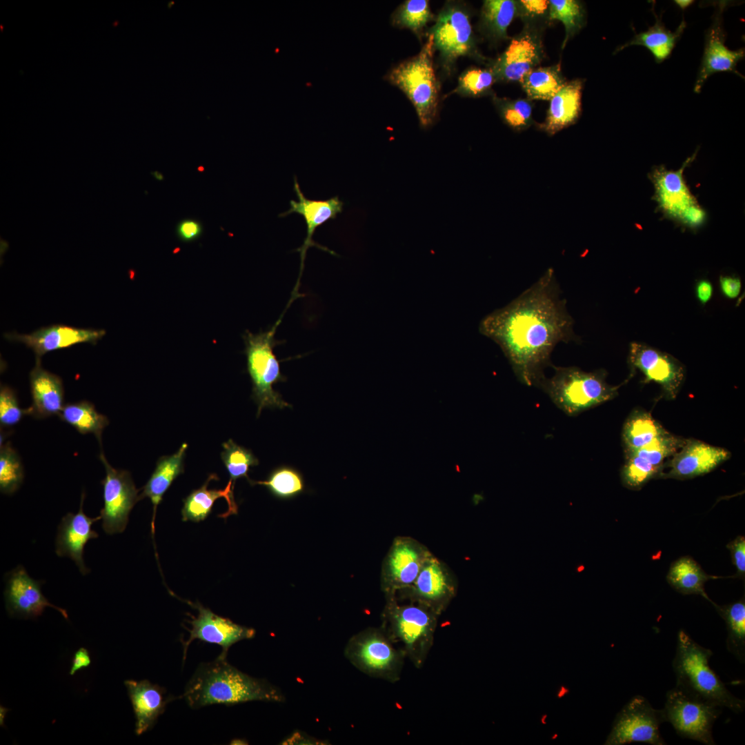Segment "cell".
I'll return each mask as SVG.
<instances>
[{
  "instance_id": "f1b7e54d",
  "label": "cell",
  "mask_w": 745,
  "mask_h": 745,
  "mask_svg": "<svg viewBox=\"0 0 745 745\" xmlns=\"http://www.w3.org/2000/svg\"><path fill=\"white\" fill-rule=\"evenodd\" d=\"M652 8L655 17L653 26L644 32L636 34L630 40L618 46L614 53L631 46H641L649 50L657 63H661L670 57L687 24L683 17L677 30L673 32L666 28L661 17L657 15L653 7Z\"/></svg>"
},
{
  "instance_id": "ac0fdd59",
  "label": "cell",
  "mask_w": 745,
  "mask_h": 745,
  "mask_svg": "<svg viewBox=\"0 0 745 745\" xmlns=\"http://www.w3.org/2000/svg\"><path fill=\"white\" fill-rule=\"evenodd\" d=\"M294 190L298 199L290 201L288 210L279 215L284 217L292 213H297L303 217L306 224V237L302 246L296 250L300 254V268L299 277L290 299L291 302L299 297V288L300 280L304 268L306 252L310 247H317L332 255L336 254L330 249L321 246L312 239L316 229L330 219H335L343 210L344 203L337 196L326 200H312L307 199L299 187L296 177H294Z\"/></svg>"
},
{
  "instance_id": "7c38bea8",
  "label": "cell",
  "mask_w": 745,
  "mask_h": 745,
  "mask_svg": "<svg viewBox=\"0 0 745 745\" xmlns=\"http://www.w3.org/2000/svg\"><path fill=\"white\" fill-rule=\"evenodd\" d=\"M433 553L414 538L396 537L384 559L381 587L386 597L410 588Z\"/></svg>"
},
{
  "instance_id": "277c9868",
  "label": "cell",
  "mask_w": 745,
  "mask_h": 745,
  "mask_svg": "<svg viewBox=\"0 0 745 745\" xmlns=\"http://www.w3.org/2000/svg\"><path fill=\"white\" fill-rule=\"evenodd\" d=\"M381 627L417 668L432 648L439 615L427 606L399 595L386 597Z\"/></svg>"
},
{
  "instance_id": "d4e9b609",
  "label": "cell",
  "mask_w": 745,
  "mask_h": 745,
  "mask_svg": "<svg viewBox=\"0 0 745 745\" xmlns=\"http://www.w3.org/2000/svg\"><path fill=\"white\" fill-rule=\"evenodd\" d=\"M32 404L26 415L43 419L58 415L64 406V388L61 379L45 370L41 359H35V366L30 372Z\"/></svg>"
},
{
  "instance_id": "e575fe53",
  "label": "cell",
  "mask_w": 745,
  "mask_h": 745,
  "mask_svg": "<svg viewBox=\"0 0 745 745\" xmlns=\"http://www.w3.org/2000/svg\"><path fill=\"white\" fill-rule=\"evenodd\" d=\"M711 578L691 557H683L672 564L667 580L678 592L684 595H699L708 599L704 590L705 582Z\"/></svg>"
},
{
  "instance_id": "11a10c76",
  "label": "cell",
  "mask_w": 745,
  "mask_h": 745,
  "mask_svg": "<svg viewBox=\"0 0 745 745\" xmlns=\"http://www.w3.org/2000/svg\"><path fill=\"white\" fill-rule=\"evenodd\" d=\"M713 292V285L708 280L701 279L697 282L695 295L697 300L702 305L706 304L711 300Z\"/></svg>"
},
{
  "instance_id": "52a82bcc",
  "label": "cell",
  "mask_w": 745,
  "mask_h": 745,
  "mask_svg": "<svg viewBox=\"0 0 745 745\" xmlns=\"http://www.w3.org/2000/svg\"><path fill=\"white\" fill-rule=\"evenodd\" d=\"M433 38L428 39L415 57L392 68L384 79L400 89L412 103L423 128L436 119L439 103V84L435 76Z\"/></svg>"
},
{
  "instance_id": "e0dca14e",
  "label": "cell",
  "mask_w": 745,
  "mask_h": 745,
  "mask_svg": "<svg viewBox=\"0 0 745 745\" xmlns=\"http://www.w3.org/2000/svg\"><path fill=\"white\" fill-rule=\"evenodd\" d=\"M630 370H638L644 381L655 382L666 398L675 399L684 381V368L671 355L644 344L632 342L629 348Z\"/></svg>"
},
{
  "instance_id": "9f6ffc18",
  "label": "cell",
  "mask_w": 745,
  "mask_h": 745,
  "mask_svg": "<svg viewBox=\"0 0 745 745\" xmlns=\"http://www.w3.org/2000/svg\"><path fill=\"white\" fill-rule=\"evenodd\" d=\"M674 2L679 8H681L682 10H685L686 8L689 7L692 3H693L694 1H691V0H677V1H675Z\"/></svg>"
},
{
  "instance_id": "d6986e66",
  "label": "cell",
  "mask_w": 745,
  "mask_h": 745,
  "mask_svg": "<svg viewBox=\"0 0 745 745\" xmlns=\"http://www.w3.org/2000/svg\"><path fill=\"white\" fill-rule=\"evenodd\" d=\"M186 602L197 610L198 615L188 621L191 628L188 629L190 634L188 638L182 642L183 664L188 647L195 639L219 645L221 647V653L227 655L233 644L241 640L252 639L256 634L254 628L237 624L228 618L219 616L199 602Z\"/></svg>"
},
{
  "instance_id": "ba28073f",
  "label": "cell",
  "mask_w": 745,
  "mask_h": 745,
  "mask_svg": "<svg viewBox=\"0 0 745 745\" xmlns=\"http://www.w3.org/2000/svg\"><path fill=\"white\" fill-rule=\"evenodd\" d=\"M344 655L364 673L391 683L400 679L406 658L381 626L354 635L346 644Z\"/></svg>"
},
{
  "instance_id": "5bb4252c",
  "label": "cell",
  "mask_w": 745,
  "mask_h": 745,
  "mask_svg": "<svg viewBox=\"0 0 745 745\" xmlns=\"http://www.w3.org/2000/svg\"><path fill=\"white\" fill-rule=\"evenodd\" d=\"M543 31L524 26L519 34L510 38L506 50L487 63L497 81L519 82L529 71L537 67L544 58Z\"/></svg>"
},
{
  "instance_id": "8d00e7d4",
  "label": "cell",
  "mask_w": 745,
  "mask_h": 745,
  "mask_svg": "<svg viewBox=\"0 0 745 745\" xmlns=\"http://www.w3.org/2000/svg\"><path fill=\"white\" fill-rule=\"evenodd\" d=\"M251 485L265 486L275 497L288 499L301 494L305 484L301 474L288 466H281L270 472L264 481L248 480Z\"/></svg>"
},
{
  "instance_id": "7a4b0ae2",
  "label": "cell",
  "mask_w": 745,
  "mask_h": 745,
  "mask_svg": "<svg viewBox=\"0 0 745 745\" xmlns=\"http://www.w3.org/2000/svg\"><path fill=\"white\" fill-rule=\"evenodd\" d=\"M181 698L192 709L252 701L283 702L281 691L269 682L252 677L228 663L220 653L215 659L201 663L186 684Z\"/></svg>"
},
{
  "instance_id": "6f0895ef",
  "label": "cell",
  "mask_w": 745,
  "mask_h": 745,
  "mask_svg": "<svg viewBox=\"0 0 745 745\" xmlns=\"http://www.w3.org/2000/svg\"><path fill=\"white\" fill-rule=\"evenodd\" d=\"M150 174H151V175H152V176H153V177H155V178L156 179H157V180H159V181H162L163 179H164V177H163V175H162V174H161V173L160 172H159V171H157V170H155V171L151 172H150Z\"/></svg>"
},
{
  "instance_id": "4316f807",
  "label": "cell",
  "mask_w": 745,
  "mask_h": 745,
  "mask_svg": "<svg viewBox=\"0 0 745 745\" xmlns=\"http://www.w3.org/2000/svg\"><path fill=\"white\" fill-rule=\"evenodd\" d=\"M187 448L188 444L184 443L175 453L170 456L160 457L157 462L152 474L142 488V492L139 495V500L145 497L149 498L153 506L151 522V533L153 539L157 508L172 481L183 472V461Z\"/></svg>"
},
{
  "instance_id": "ab89813d",
  "label": "cell",
  "mask_w": 745,
  "mask_h": 745,
  "mask_svg": "<svg viewBox=\"0 0 745 745\" xmlns=\"http://www.w3.org/2000/svg\"><path fill=\"white\" fill-rule=\"evenodd\" d=\"M491 97L501 119L514 131L525 130L533 124L531 100L528 98L510 99L495 95Z\"/></svg>"
},
{
  "instance_id": "816d5d0a",
  "label": "cell",
  "mask_w": 745,
  "mask_h": 745,
  "mask_svg": "<svg viewBox=\"0 0 745 745\" xmlns=\"http://www.w3.org/2000/svg\"><path fill=\"white\" fill-rule=\"evenodd\" d=\"M704 215L703 209L695 203L686 208L679 219L690 226H697L702 223Z\"/></svg>"
},
{
  "instance_id": "4dcf8cb0",
  "label": "cell",
  "mask_w": 745,
  "mask_h": 745,
  "mask_svg": "<svg viewBox=\"0 0 745 745\" xmlns=\"http://www.w3.org/2000/svg\"><path fill=\"white\" fill-rule=\"evenodd\" d=\"M515 0H485L480 11L479 30L493 43L510 40L507 29L516 18Z\"/></svg>"
},
{
  "instance_id": "60d3db41",
  "label": "cell",
  "mask_w": 745,
  "mask_h": 745,
  "mask_svg": "<svg viewBox=\"0 0 745 745\" xmlns=\"http://www.w3.org/2000/svg\"><path fill=\"white\" fill-rule=\"evenodd\" d=\"M495 82V76L488 67H470L461 74L457 87L446 97L454 93L468 97L492 96V87Z\"/></svg>"
},
{
  "instance_id": "9c48e42d",
  "label": "cell",
  "mask_w": 745,
  "mask_h": 745,
  "mask_svg": "<svg viewBox=\"0 0 745 745\" xmlns=\"http://www.w3.org/2000/svg\"><path fill=\"white\" fill-rule=\"evenodd\" d=\"M428 34L433 36L434 50L439 52L440 63L446 72L451 70L460 57L486 60L477 49L470 12L463 3L447 1Z\"/></svg>"
},
{
  "instance_id": "3957f363",
  "label": "cell",
  "mask_w": 745,
  "mask_h": 745,
  "mask_svg": "<svg viewBox=\"0 0 745 745\" xmlns=\"http://www.w3.org/2000/svg\"><path fill=\"white\" fill-rule=\"evenodd\" d=\"M676 643L672 662L675 686L709 704L742 713L745 701L735 696L711 668L709 662L713 652L683 629L678 631Z\"/></svg>"
},
{
  "instance_id": "c3c4849f",
  "label": "cell",
  "mask_w": 745,
  "mask_h": 745,
  "mask_svg": "<svg viewBox=\"0 0 745 745\" xmlns=\"http://www.w3.org/2000/svg\"><path fill=\"white\" fill-rule=\"evenodd\" d=\"M203 230V226L199 221L187 218L177 223L176 235L180 241L189 243L198 239L201 236Z\"/></svg>"
},
{
  "instance_id": "603a6c76",
  "label": "cell",
  "mask_w": 745,
  "mask_h": 745,
  "mask_svg": "<svg viewBox=\"0 0 745 745\" xmlns=\"http://www.w3.org/2000/svg\"><path fill=\"white\" fill-rule=\"evenodd\" d=\"M85 497L86 494L83 492L79 509L77 513H68L62 518L58 526L55 542L56 554L59 557H69L72 559L83 575L90 572L83 561V549L90 539L99 537V534L92 530V526L101 519L100 515L91 518L84 513L83 505Z\"/></svg>"
},
{
  "instance_id": "8992f818",
  "label": "cell",
  "mask_w": 745,
  "mask_h": 745,
  "mask_svg": "<svg viewBox=\"0 0 745 745\" xmlns=\"http://www.w3.org/2000/svg\"><path fill=\"white\" fill-rule=\"evenodd\" d=\"M284 314L268 330L258 333L246 330L242 337L247 371L252 386V398L257 405V417L266 408L283 409L292 407L273 388L277 383L287 379L281 373L280 361L274 353V348L283 343L276 339L275 333Z\"/></svg>"
},
{
  "instance_id": "7bdbcfd3",
  "label": "cell",
  "mask_w": 745,
  "mask_h": 745,
  "mask_svg": "<svg viewBox=\"0 0 745 745\" xmlns=\"http://www.w3.org/2000/svg\"><path fill=\"white\" fill-rule=\"evenodd\" d=\"M223 451L221 453V459L230 475V481L235 486V481L241 477H248V470L250 467L259 464L258 459L252 452L237 445L232 439H228L222 444Z\"/></svg>"
},
{
  "instance_id": "2e32d148",
  "label": "cell",
  "mask_w": 745,
  "mask_h": 745,
  "mask_svg": "<svg viewBox=\"0 0 745 745\" xmlns=\"http://www.w3.org/2000/svg\"><path fill=\"white\" fill-rule=\"evenodd\" d=\"M457 592V582L446 564L433 555L426 561L412 586L395 595L417 602L440 615Z\"/></svg>"
},
{
  "instance_id": "db71d44e",
  "label": "cell",
  "mask_w": 745,
  "mask_h": 745,
  "mask_svg": "<svg viewBox=\"0 0 745 745\" xmlns=\"http://www.w3.org/2000/svg\"><path fill=\"white\" fill-rule=\"evenodd\" d=\"M91 664V658L88 650L85 648H79L74 654L70 675H74L83 668L89 666Z\"/></svg>"
},
{
  "instance_id": "83f0119b",
  "label": "cell",
  "mask_w": 745,
  "mask_h": 745,
  "mask_svg": "<svg viewBox=\"0 0 745 745\" xmlns=\"http://www.w3.org/2000/svg\"><path fill=\"white\" fill-rule=\"evenodd\" d=\"M215 474L209 475L205 483L199 489L193 490L184 500L181 510L182 520L198 522L204 520L212 510L216 499L224 497L227 501L228 510L219 515L226 518L237 513V506L234 499V486L229 480L223 489H208V484L212 479H217Z\"/></svg>"
},
{
  "instance_id": "9a60e30c",
  "label": "cell",
  "mask_w": 745,
  "mask_h": 745,
  "mask_svg": "<svg viewBox=\"0 0 745 745\" xmlns=\"http://www.w3.org/2000/svg\"><path fill=\"white\" fill-rule=\"evenodd\" d=\"M728 4L727 1L716 3L712 23L705 31L704 53L694 86L695 93H699L707 79L717 72H733L744 78L736 68L745 57L744 48L732 50L725 45L727 36L723 12Z\"/></svg>"
},
{
  "instance_id": "bcb514c9",
  "label": "cell",
  "mask_w": 745,
  "mask_h": 745,
  "mask_svg": "<svg viewBox=\"0 0 745 745\" xmlns=\"http://www.w3.org/2000/svg\"><path fill=\"white\" fill-rule=\"evenodd\" d=\"M516 17L524 26L544 30L550 23V2L547 0H517Z\"/></svg>"
},
{
  "instance_id": "b9f144b4",
  "label": "cell",
  "mask_w": 745,
  "mask_h": 745,
  "mask_svg": "<svg viewBox=\"0 0 745 745\" xmlns=\"http://www.w3.org/2000/svg\"><path fill=\"white\" fill-rule=\"evenodd\" d=\"M24 478L23 468L17 452L10 442L1 444L0 490L12 495L21 486Z\"/></svg>"
},
{
  "instance_id": "484cf974",
  "label": "cell",
  "mask_w": 745,
  "mask_h": 745,
  "mask_svg": "<svg viewBox=\"0 0 745 745\" xmlns=\"http://www.w3.org/2000/svg\"><path fill=\"white\" fill-rule=\"evenodd\" d=\"M582 79L566 81L550 100L545 121L538 125L540 130L550 136L574 124L582 111Z\"/></svg>"
},
{
  "instance_id": "f907efd6",
  "label": "cell",
  "mask_w": 745,
  "mask_h": 745,
  "mask_svg": "<svg viewBox=\"0 0 745 745\" xmlns=\"http://www.w3.org/2000/svg\"><path fill=\"white\" fill-rule=\"evenodd\" d=\"M719 286L722 293L728 299L736 298L741 292L742 281L735 276H721Z\"/></svg>"
},
{
  "instance_id": "44dd1931",
  "label": "cell",
  "mask_w": 745,
  "mask_h": 745,
  "mask_svg": "<svg viewBox=\"0 0 745 745\" xmlns=\"http://www.w3.org/2000/svg\"><path fill=\"white\" fill-rule=\"evenodd\" d=\"M41 582L31 578L22 566L8 573L4 592L6 608L10 615L32 618L41 615L50 606L68 619L66 610L51 604L43 595Z\"/></svg>"
},
{
  "instance_id": "ee69618b",
  "label": "cell",
  "mask_w": 745,
  "mask_h": 745,
  "mask_svg": "<svg viewBox=\"0 0 745 745\" xmlns=\"http://www.w3.org/2000/svg\"><path fill=\"white\" fill-rule=\"evenodd\" d=\"M686 441V439L666 431L633 453L646 459L653 465L664 468V460L674 455Z\"/></svg>"
},
{
  "instance_id": "ffe728a7",
  "label": "cell",
  "mask_w": 745,
  "mask_h": 745,
  "mask_svg": "<svg viewBox=\"0 0 745 745\" xmlns=\"http://www.w3.org/2000/svg\"><path fill=\"white\" fill-rule=\"evenodd\" d=\"M105 334L106 331L102 329L54 324L41 327L30 334L6 333L4 337L9 341L24 344L32 350L36 359H41L46 353L76 344H96Z\"/></svg>"
},
{
  "instance_id": "1f68e13d",
  "label": "cell",
  "mask_w": 745,
  "mask_h": 745,
  "mask_svg": "<svg viewBox=\"0 0 745 745\" xmlns=\"http://www.w3.org/2000/svg\"><path fill=\"white\" fill-rule=\"evenodd\" d=\"M58 416L79 433L94 435L101 445L102 433L109 421L96 410L92 403L83 400L65 404Z\"/></svg>"
},
{
  "instance_id": "681fc988",
  "label": "cell",
  "mask_w": 745,
  "mask_h": 745,
  "mask_svg": "<svg viewBox=\"0 0 745 745\" xmlns=\"http://www.w3.org/2000/svg\"><path fill=\"white\" fill-rule=\"evenodd\" d=\"M727 548L731 551L732 562L737 569L738 575L744 577L745 573L744 537H737L727 545Z\"/></svg>"
},
{
  "instance_id": "f35d334b",
  "label": "cell",
  "mask_w": 745,
  "mask_h": 745,
  "mask_svg": "<svg viewBox=\"0 0 745 745\" xmlns=\"http://www.w3.org/2000/svg\"><path fill=\"white\" fill-rule=\"evenodd\" d=\"M550 20H558L565 27V38L562 46L567 42L586 24V12L584 4L577 0H550Z\"/></svg>"
},
{
  "instance_id": "f6af8a7d",
  "label": "cell",
  "mask_w": 745,
  "mask_h": 745,
  "mask_svg": "<svg viewBox=\"0 0 745 745\" xmlns=\"http://www.w3.org/2000/svg\"><path fill=\"white\" fill-rule=\"evenodd\" d=\"M662 469V467L653 465L646 459L632 453L626 456L621 477L626 487L638 488L651 478L659 475Z\"/></svg>"
},
{
  "instance_id": "d590c367",
  "label": "cell",
  "mask_w": 745,
  "mask_h": 745,
  "mask_svg": "<svg viewBox=\"0 0 745 745\" xmlns=\"http://www.w3.org/2000/svg\"><path fill=\"white\" fill-rule=\"evenodd\" d=\"M726 623V648L740 663L745 662V602L719 606L711 602Z\"/></svg>"
},
{
  "instance_id": "4fadbf2b",
  "label": "cell",
  "mask_w": 745,
  "mask_h": 745,
  "mask_svg": "<svg viewBox=\"0 0 745 745\" xmlns=\"http://www.w3.org/2000/svg\"><path fill=\"white\" fill-rule=\"evenodd\" d=\"M99 459L106 470L105 477L101 481L103 499V507L100 512L102 528L108 535L120 533L125 530L129 514L139 501V490L128 471L113 468L102 451Z\"/></svg>"
},
{
  "instance_id": "6da1fadb",
  "label": "cell",
  "mask_w": 745,
  "mask_h": 745,
  "mask_svg": "<svg viewBox=\"0 0 745 745\" xmlns=\"http://www.w3.org/2000/svg\"><path fill=\"white\" fill-rule=\"evenodd\" d=\"M561 292L554 270L548 268L531 286L479 324V332L500 347L516 377L527 386H539L557 344L578 339Z\"/></svg>"
},
{
  "instance_id": "7402d4cb",
  "label": "cell",
  "mask_w": 745,
  "mask_h": 745,
  "mask_svg": "<svg viewBox=\"0 0 745 745\" xmlns=\"http://www.w3.org/2000/svg\"><path fill=\"white\" fill-rule=\"evenodd\" d=\"M728 450L695 439H686L667 464L663 478L687 479L705 475L731 457Z\"/></svg>"
},
{
  "instance_id": "d6a6232c",
  "label": "cell",
  "mask_w": 745,
  "mask_h": 745,
  "mask_svg": "<svg viewBox=\"0 0 745 745\" xmlns=\"http://www.w3.org/2000/svg\"><path fill=\"white\" fill-rule=\"evenodd\" d=\"M648 413L635 410L626 420L622 433L626 456L666 432Z\"/></svg>"
},
{
  "instance_id": "8fae6325",
  "label": "cell",
  "mask_w": 745,
  "mask_h": 745,
  "mask_svg": "<svg viewBox=\"0 0 745 745\" xmlns=\"http://www.w3.org/2000/svg\"><path fill=\"white\" fill-rule=\"evenodd\" d=\"M664 722L662 709L654 708L644 696L635 695L617 714L604 744H666L659 731Z\"/></svg>"
},
{
  "instance_id": "30bf717a",
  "label": "cell",
  "mask_w": 745,
  "mask_h": 745,
  "mask_svg": "<svg viewBox=\"0 0 745 745\" xmlns=\"http://www.w3.org/2000/svg\"><path fill=\"white\" fill-rule=\"evenodd\" d=\"M722 708L709 704L675 686L667 691L662 708L665 722L676 733L706 745H715L713 727Z\"/></svg>"
},
{
  "instance_id": "cb8c5ba5",
  "label": "cell",
  "mask_w": 745,
  "mask_h": 745,
  "mask_svg": "<svg viewBox=\"0 0 745 745\" xmlns=\"http://www.w3.org/2000/svg\"><path fill=\"white\" fill-rule=\"evenodd\" d=\"M124 684L135 717V731L141 735L152 728L175 697L168 695L166 688L148 679H127Z\"/></svg>"
},
{
  "instance_id": "836d02e7",
  "label": "cell",
  "mask_w": 745,
  "mask_h": 745,
  "mask_svg": "<svg viewBox=\"0 0 745 745\" xmlns=\"http://www.w3.org/2000/svg\"><path fill=\"white\" fill-rule=\"evenodd\" d=\"M530 100L550 101L566 83L560 65L536 67L519 81Z\"/></svg>"
},
{
  "instance_id": "74e56055",
  "label": "cell",
  "mask_w": 745,
  "mask_h": 745,
  "mask_svg": "<svg viewBox=\"0 0 745 745\" xmlns=\"http://www.w3.org/2000/svg\"><path fill=\"white\" fill-rule=\"evenodd\" d=\"M433 19L428 0H406L391 15L393 26L409 29L420 39L424 28Z\"/></svg>"
},
{
  "instance_id": "f546056e",
  "label": "cell",
  "mask_w": 745,
  "mask_h": 745,
  "mask_svg": "<svg viewBox=\"0 0 745 745\" xmlns=\"http://www.w3.org/2000/svg\"><path fill=\"white\" fill-rule=\"evenodd\" d=\"M653 180L658 202L670 215L679 218L686 208L696 203L684 183L682 170H657Z\"/></svg>"
},
{
  "instance_id": "f5cc1de1",
  "label": "cell",
  "mask_w": 745,
  "mask_h": 745,
  "mask_svg": "<svg viewBox=\"0 0 745 745\" xmlns=\"http://www.w3.org/2000/svg\"><path fill=\"white\" fill-rule=\"evenodd\" d=\"M281 744H326L324 741L308 736L304 732L295 731L282 740Z\"/></svg>"
},
{
  "instance_id": "5b68a950",
  "label": "cell",
  "mask_w": 745,
  "mask_h": 745,
  "mask_svg": "<svg viewBox=\"0 0 745 745\" xmlns=\"http://www.w3.org/2000/svg\"><path fill=\"white\" fill-rule=\"evenodd\" d=\"M552 366L554 375L550 378L545 377L539 386L568 415H577L617 395L619 386L606 382L603 370L586 372L576 366Z\"/></svg>"
},
{
  "instance_id": "7dc6e473",
  "label": "cell",
  "mask_w": 745,
  "mask_h": 745,
  "mask_svg": "<svg viewBox=\"0 0 745 745\" xmlns=\"http://www.w3.org/2000/svg\"><path fill=\"white\" fill-rule=\"evenodd\" d=\"M26 410L20 408L14 390L8 386L1 385L0 388V424L1 427L10 428L17 425Z\"/></svg>"
}]
</instances>
